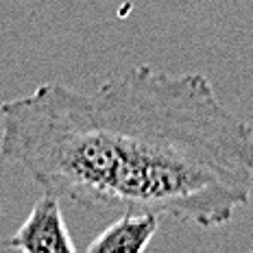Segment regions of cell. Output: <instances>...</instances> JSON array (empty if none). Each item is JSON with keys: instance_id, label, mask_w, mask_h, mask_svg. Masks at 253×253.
Segmentation results:
<instances>
[{"instance_id": "6da1fadb", "label": "cell", "mask_w": 253, "mask_h": 253, "mask_svg": "<svg viewBox=\"0 0 253 253\" xmlns=\"http://www.w3.org/2000/svg\"><path fill=\"white\" fill-rule=\"evenodd\" d=\"M114 126L112 210L203 229L227 225L253 194V126L201 72L138 63L94 89Z\"/></svg>"}, {"instance_id": "7a4b0ae2", "label": "cell", "mask_w": 253, "mask_h": 253, "mask_svg": "<svg viewBox=\"0 0 253 253\" xmlns=\"http://www.w3.org/2000/svg\"><path fill=\"white\" fill-rule=\"evenodd\" d=\"M0 157L42 192L87 210H112L116 133L96 96L44 81L0 103Z\"/></svg>"}, {"instance_id": "3957f363", "label": "cell", "mask_w": 253, "mask_h": 253, "mask_svg": "<svg viewBox=\"0 0 253 253\" xmlns=\"http://www.w3.org/2000/svg\"><path fill=\"white\" fill-rule=\"evenodd\" d=\"M4 247L22 253H75L77 245L63 218L61 199L42 192L24 223Z\"/></svg>"}, {"instance_id": "277c9868", "label": "cell", "mask_w": 253, "mask_h": 253, "mask_svg": "<svg viewBox=\"0 0 253 253\" xmlns=\"http://www.w3.org/2000/svg\"><path fill=\"white\" fill-rule=\"evenodd\" d=\"M160 229V216L151 212L123 210V214L109 223L87 245L89 253H140L151 245Z\"/></svg>"}, {"instance_id": "5b68a950", "label": "cell", "mask_w": 253, "mask_h": 253, "mask_svg": "<svg viewBox=\"0 0 253 253\" xmlns=\"http://www.w3.org/2000/svg\"><path fill=\"white\" fill-rule=\"evenodd\" d=\"M0 214H2V208H0Z\"/></svg>"}, {"instance_id": "8992f818", "label": "cell", "mask_w": 253, "mask_h": 253, "mask_svg": "<svg viewBox=\"0 0 253 253\" xmlns=\"http://www.w3.org/2000/svg\"><path fill=\"white\" fill-rule=\"evenodd\" d=\"M0 249H2V245H0Z\"/></svg>"}]
</instances>
